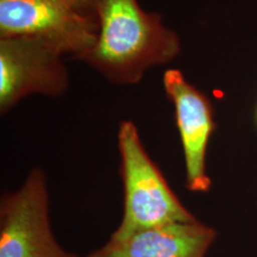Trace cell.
Listing matches in <instances>:
<instances>
[{
	"mask_svg": "<svg viewBox=\"0 0 257 257\" xmlns=\"http://www.w3.org/2000/svg\"><path fill=\"white\" fill-rule=\"evenodd\" d=\"M95 14V43L80 61L108 82L136 85L150 68L172 62L181 51L179 35L137 0H99Z\"/></svg>",
	"mask_w": 257,
	"mask_h": 257,
	"instance_id": "obj_1",
	"label": "cell"
},
{
	"mask_svg": "<svg viewBox=\"0 0 257 257\" xmlns=\"http://www.w3.org/2000/svg\"><path fill=\"white\" fill-rule=\"evenodd\" d=\"M124 213L111 239L120 240L143 230L172 223L198 220L172 191L159 167L147 153L136 125L124 120L118 130Z\"/></svg>",
	"mask_w": 257,
	"mask_h": 257,
	"instance_id": "obj_2",
	"label": "cell"
},
{
	"mask_svg": "<svg viewBox=\"0 0 257 257\" xmlns=\"http://www.w3.org/2000/svg\"><path fill=\"white\" fill-rule=\"evenodd\" d=\"M96 35V15L68 0H0V37L44 42L80 61Z\"/></svg>",
	"mask_w": 257,
	"mask_h": 257,
	"instance_id": "obj_3",
	"label": "cell"
},
{
	"mask_svg": "<svg viewBox=\"0 0 257 257\" xmlns=\"http://www.w3.org/2000/svg\"><path fill=\"white\" fill-rule=\"evenodd\" d=\"M0 257H80L64 251L54 237L47 179L41 168L31 169L18 191L3 195Z\"/></svg>",
	"mask_w": 257,
	"mask_h": 257,
	"instance_id": "obj_4",
	"label": "cell"
},
{
	"mask_svg": "<svg viewBox=\"0 0 257 257\" xmlns=\"http://www.w3.org/2000/svg\"><path fill=\"white\" fill-rule=\"evenodd\" d=\"M63 56L44 42L0 37V113H8L29 95L57 98L68 91Z\"/></svg>",
	"mask_w": 257,
	"mask_h": 257,
	"instance_id": "obj_5",
	"label": "cell"
},
{
	"mask_svg": "<svg viewBox=\"0 0 257 257\" xmlns=\"http://www.w3.org/2000/svg\"><path fill=\"white\" fill-rule=\"evenodd\" d=\"M166 94L175 108L186 168V187L195 193L208 192L212 181L207 174V149L216 130L213 107L205 94L191 85L181 70L170 68L163 75Z\"/></svg>",
	"mask_w": 257,
	"mask_h": 257,
	"instance_id": "obj_6",
	"label": "cell"
},
{
	"mask_svg": "<svg viewBox=\"0 0 257 257\" xmlns=\"http://www.w3.org/2000/svg\"><path fill=\"white\" fill-rule=\"evenodd\" d=\"M213 227L200 223H172L143 230L125 239H108L85 257H206L217 239Z\"/></svg>",
	"mask_w": 257,
	"mask_h": 257,
	"instance_id": "obj_7",
	"label": "cell"
},
{
	"mask_svg": "<svg viewBox=\"0 0 257 257\" xmlns=\"http://www.w3.org/2000/svg\"><path fill=\"white\" fill-rule=\"evenodd\" d=\"M73 5L78 6L79 9L83 10V11L91 12V14H95V6L98 4L99 0H68Z\"/></svg>",
	"mask_w": 257,
	"mask_h": 257,
	"instance_id": "obj_8",
	"label": "cell"
}]
</instances>
